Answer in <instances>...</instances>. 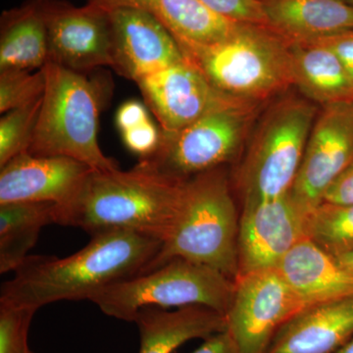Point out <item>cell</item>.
I'll use <instances>...</instances> for the list:
<instances>
[{
    "label": "cell",
    "mask_w": 353,
    "mask_h": 353,
    "mask_svg": "<svg viewBox=\"0 0 353 353\" xmlns=\"http://www.w3.org/2000/svg\"><path fill=\"white\" fill-rule=\"evenodd\" d=\"M161 241L130 231L92 234L78 252L65 259L30 255L2 285L1 305L39 310L62 301H90L99 290L145 271Z\"/></svg>",
    "instance_id": "1"
},
{
    "label": "cell",
    "mask_w": 353,
    "mask_h": 353,
    "mask_svg": "<svg viewBox=\"0 0 353 353\" xmlns=\"http://www.w3.org/2000/svg\"><path fill=\"white\" fill-rule=\"evenodd\" d=\"M187 181L167 175L145 160L131 170H92L80 192L55 205L54 224L92 234L130 230L163 241L173 226Z\"/></svg>",
    "instance_id": "2"
},
{
    "label": "cell",
    "mask_w": 353,
    "mask_h": 353,
    "mask_svg": "<svg viewBox=\"0 0 353 353\" xmlns=\"http://www.w3.org/2000/svg\"><path fill=\"white\" fill-rule=\"evenodd\" d=\"M240 217L222 167L187 180L170 232L143 273L180 259L205 265L227 277L239 275Z\"/></svg>",
    "instance_id": "3"
},
{
    "label": "cell",
    "mask_w": 353,
    "mask_h": 353,
    "mask_svg": "<svg viewBox=\"0 0 353 353\" xmlns=\"http://www.w3.org/2000/svg\"><path fill=\"white\" fill-rule=\"evenodd\" d=\"M183 58L223 94L259 102L294 85L290 41L272 28L243 24L211 44H179Z\"/></svg>",
    "instance_id": "4"
},
{
    "label": "cell",
    "mask_w": 353,
    "mask_h": 353,
    "mask_svg": "<svg viewBox=\"0 0 353 353\" xmlns=\"http://www.w3.org/2000/svg\"><path fill=\"white\" fill-rule=\"evenodd\" d=\"M44 70L43 104L27 153L72 158L97 171L119 168L99 143V116L108 94L103 83L50 61Z\"/></svg>",
    "instance_id": "5"
},
{
    "label": "cell",
    "mask_w": 353,
    "mask_h": 353,
    "mask_svg": "<svg viewBox=\"0 0 353 353\" xmlns=\"http://www.w3.org/2000/svg\"><path fill=\"white\" fill-rule=\"evenodd\" d=\"M234 292V280L220 271L189 260H170L146 273L104 288L90 301L104 314L134 322L146 307L204 306L226 316Z\"/></svg>",
    "instance_id": "6"
},
{
    "label": "cell",
    "mask_w": 353,
    "mask_h": 353,
    "mask_svg": "<svg viewBox=\"0 0 353 353\" xmlns=\"http://www.w3.org/2000/svg\"><path fill=\"white\" fill-rule=\"evenodd\" d=\"M317 106L309 99L287 97L269 109L246 153L236 183L243 206L290 192L301 168Z\"/></svg>",
    "instance_id": "7"
},
{
    "label": "cell",
    "mask_w": 353,
    "mask_h": 353,
    "mask_svg": "<svg viewBox=\"0 0 353 353\" xmlns=\"http://www.w3.org/2000/svg\"><path fill=\"white\" fill-rule=\"evenodd\" d=\"M257 105V102L233 99L175 134L162 132L157 152L145 161L183 181L222 167L240 150Z\"/></svg>",
    "instance_id": "8"
},
{
    "label": "cell",
    "mask_w": 353,
    "mask_h": 353,
    "mask_svg": "<svg viewBox=\"0 0 353 353\" xmlns=\"http://www.w3.org/2000/svg\"><path fill=\"white\" fill-rule=\"evenodd\" d=\"M308 307L278 268L234 279L227 330L240 353H265L279 330Z\"/></svg>",
    "instance_id": "9"
},
{
    "label": "cell",
    "mask_w": 353,
    "mask_h": 353,
    "mask_svg": "<svg viewBox=\"0 0 353 353\" xmlns=\"http://www.w3.org/2000/svg\"><path fill=\"white\" fill-rule=\"evenodd\" d=\"M353 162V102L322 106L318 112L290 194L304 214Z\"/></svg>",
    "instance_id": "10"
},
{
    "label": "cell",
    "mask_w": 353,
    "mask_h": 353,
    "mask_svg": "<svg viewBox=\"0 0 353 353\" xmlns=\"http://www.w3.org/2000/svg\"><path fill=\"white\" fill-rule=\"evenodd\" d=\"M48 41L50 60L79 73L112 65V25L109 11L88 3L39 0Z\"/></svg>",
    "instance_id": "11"
},
{
    "label": "cell",
    "mask_w": 353,
    "mask_h": 353,
    "mask_svg": "<svg viewBox=\"0 0 353 353\" xmlns=\"http://www.w3.org/2000/svg\"><path fill=\"white\" fill-rule=\"evenodd\" d=\"M305 217L290 192L243 206L239 226V275L278 268L290 250L306 238Z\"/></svg>",
    "instance_id": "12"
},
{
    "label": "cell",
    "mask_w": 353,
    "mask_h": 353,
    "mask_svg": "<svg viewBox=\"0 0 353 353\" xmlns=\"http://www.w3.org/2000/svg\"><path fill=\"white\" fill-rule=\"evenodd\" d=\"M137 85L165 134H175L212 109L236 99L216 90L185 59L141 79Z\"/></svg>",
    "instance_id": "13"
},
{
    "label": "cell",
    "mask_w": 353,
    "mask_h": 353,
    "mask_svg": "<svg viewBox=\"0 0 353 353\" xmlns=\"http://www.w3.org/2000/svg\"><path fill=\"white\" fill-rule=\"evenodd\" d=\"M109 14L112 25L111 68L118 75L137 83L185 60L175 38L153 16L131 8L114 9Z\"/></svg>",
    "instance_id": "14"
},
{
    "label": "cell",
    "mask_w": 353,
    "mask_h": 353,
    "mask_svg": "<svg viewBox=\"0 0 353 353\" xmlns=\"http://www.w3.org/2000/svg\"><path fill=\"white\" fill-rule=\"evenodd\" d=\"M92 170L72 158L24 153L1 167L0 205L14 202L65 205L78 194Z\"/></svg>",
    "instance_id": "15"
},
{
    "label": "cell",
    "mask_w": 353,
    "mask_h": 353,
    "mask_svg": "<svg viewBox=\"0 0 353 353\" xmlns=\"http://www.w3.org/2000/svg\"><path fill=\"white\" fill-rule=\"evenodd\" d=\"M353 338V296L308 306L289 320L265 353H334Z\"/></svg>",
    "instance_id": "16"
},
{
    "label": "cell",
    "mask_w": 353,
    "mask_h": 353,
    "mask_svg": "<svg viewBox=\"0 0 353 353\" xmlns=\"http://www.w3.org/2000/svg\"><path fill=\"white\" fill-rule=\"evenodd\" d=\"M105 10L131 8L150 14L178 44H211L229 38L243 24L223 17L201 0H88Z\"/></svg>",
    "instance_id": "17"
},
{
    "label": "cell",
    "mask_w": 353,
    "mask_h": 353,
    "mask_svg": "<svg viewBox=\"0 0 353 353\" xmlns=\"http://www.w3.org/2000/svg\"><path fill=\"white\" fill-rule=\"evenodd\" d=\"M278 269L307 306L353 296L352 272L307 238L290 250Z\"/></svg>",
    "instance_id": "18"
},
{
    "label": "cell",
    "mask_w": 353,
    "mask_h": 353,
    "mask_svg": "<svg viewBox=\"0 0 353 353\" xmlns=\"http://www.w3.org/2000/svg\"><path fill=\"white\" fill-rule=\"evenodd\" d=\"M141 336L139 353H173L194 339H205L227 329L226 316L204 306L167 311L157 307L139 310L134 317Z\"/></svg>",
    "instance_id": "19"
},
{
    "label": "cell",
    "mask_w": 353,
    "mask_h": 353,
    "mask_svg": "<svg viewBox=\"0 0 353 353\" xmlns=\"http://www.w3.org/2000/svg\"><path fill=\"white\" fill-rule=\"evenodd\" d=\"M289 41L294 85L306 99L321 106L353 102V77L333 51L312 41Z\"/></svg>",
    "instance_id": "20"
},
{
    "label": "cell",
    "mask_w": 353,
    "mask_h": 353,
    "mask_svg": "<svg viewBox=\"0 0 353 353\" xmlns=\"http://www.w3.org/2000/svg\"><path fill=\"white\" fill-rule=\"evenodd\" d=\"M271 27L289 41L323 38L353 30L345 0H262Z\"/></svg>",
    "instance_id": "21"
},
{
    "label": "cell",
    "mask_w": 353,
    "mask_h": 353,
    "mask_svg": "<svg viewBox=\"0 0 353 353\" xmlns=\"http://www.w3.org/2000/svg\"><path fill=\"white\" fill-rule=\"evenodd\" d=\"M50 60L48 27L39 0L4 11L0 20V72L39 70Z\"/></svg>",
    "instance_id": "22"
},
{
    "label": "cell",
    "mask_w": 353,
    "mask_h": 353,
    "mask_svg": "<svg viewBox=\"0 0 353 353\" xmlns=\"http://www.w3.org/2000/svg\"><path fill=\"white\" fill-rule=\"evenodd\" d=\"M54 211L50 202L0 205V273L15 272L24 263L43 227L54 224Z\"/></svg>",
    "instance_id": "23"
},
{
    "label": "cell",
    "mask_w": 353,
    "mask_h": 353,
    "mask_svg": "<svg viewBox=\"0 0 353 353\" xmlns=\"http://www.w3.org/2000/svg\"><path fill=\"white\" fill-rule=\"evenodd\" d=\"M305 236L334 257L353 252V203L323 201L306 215Z\"/></svg>",
    "instance_id": "24"
},
{
    "label": "cell",
    "mask_w": 353,
    "mask_h": 353,
    "mask_svg": "<svg viewBox=\"0 0 353 353\" xmlns=\"http://www.w3.org/2000/svg\"><path fill=\"white\" fill-rule=\"evenodd\" d=\"M43 97L2 114L0 119V168L27 153L34 138Z\"/></svg>",
    "instance_id": "25"
},
{
    "label": "cell",
    "mask_w": 353,
    "mask_h": 353,
    "mask_svg": "<svg viewBox=\"0 0 353 353\" xmlns=\"http://www.w3.org/2000/svg\"><path fill=\"white\" fill-rule=\"evenodd\" d=\"M46 70H8L0 72V112L41 99L46 90Z\"/></svg>",
    "instance_id": "26"
},
{
    "label": "cell",
    "mask_w": 353,
    "mask_h": 353,
    "mask_svg": "<svg viewBox=\"0 0 353 353\" xmlns=\"http://www.w3.org/2000/svg\"><path fill=\"white\" fill-rule=\"evenodd\" d=\"M37 309L0 304V353H31L29 329Z\"/></svg>",
    "instance_id": "27"
},
{
    "label": "cell",
    "mask_w": 353,
    "mask_h": 353,
    "mask_svg": "<svg viewBox=\"0 0 353 353\" xmlns=\"http://www.w3.org/2000/svg\"><path fill=\"white\" fill-rule=\"evenodd\" d=\"M213 12L241 24L272 28L262 0H201ZM273 29V28H272Z\"/></svg>",
    "instance_id": "28"
},
{
    "label": "cell",
    "mask_w": 353,
    "mask_h": 353,
    "mask_svg": "<svg viewBox=\"0 0 353 353\" xmlns=\"http://www.w3.org/2000/svg\"><path fill=\"white\" fill-rule=\"evenodd\" d=\"M124 145L139 160L148 159L157 152L161 143L162 131L152 120L121 132Z\"/></svg>",
    "instance_id": "29"
},
{
    "label": "cell",
    "mask_w": 353,
    "mask_h": 353,
    "mask_svg": "<svg viewBox=\"0 0 353 353\" xmlns=\"http://www.w3.org/2000/svg\"><path fill=\"white\" fill-rule=\"evenodd\" d=\"M306 41H315L333 51L353 77V30Z\"/></svg>",
    "instance_id": "30"
},
{
    "label": "cell",
    "mask_w": 353,
    "mask_h": 353,
    "mask_svg": "<svg viewBox=\"0 0 353 353\" xmlns=\"http://www.w3.org/2000/svg\"><path fill=\"white\" fill-rule=\"evenodd\" d=\"M150 119L148 106L138 101H128L118 108L115 124L120 132H123Z\"/></svg>",
    "instance_id": "31"
},
{
    "label": "cell",
    "mask_w": 353,
    "mask_h": 353,
    "mask_svg": "<svg viewBox=\"0 0 353 353\" xmlns=\"http://www.w3.org/2000/svg\"><path fill=\"white\" fill-rule=\"evenodd\" d=\"M323 201L353 203V162L327 190Z\"/></svg>",
    "instance_id": "32"
},
{
    "label": "cell",
    "mask_w": 353,
    "mask_h": 353,
    "mask_svg": "<svg viewBox=\"0 0 353 353\" xmlns=\"http://www.w3.org/2000/svg\"><path fill=\"white\" fill-rule=\"evenodd\" d=\"M192 353H240L228 330L212 334Z\"/></svg>",
    "instance_id": "33"
},
{
    "label": "cell",
    "mask_w": 353,
    "mask_h": 353,
    "mask_svg": "<svg viewBox=\"0 0 353 353\" xmlns=\"http://www.w3.org/2000/svg\"><path fill=\"white\" fill-rule=\"evenodd\" d=\"M343 266L353 273V252L347 253V254L341 255L340 257H336Z\"/></svg>",
    "instance_id": "34"
},
{
    "label": "cell",
    "mask_w": 353,
    "mask_h": 353,
    "mask_svg": "<svg viewBox=\"0 0 353 353\" xmlns=\"http://www.w3.org/2000/svg\"><path fill=\"white\" fill-rule=\"evenodd\" d=\"M334 353H353V338Z\"/></svg>",
    "instance_id": "35"
},
{
    "label": "cell",
    "mask_w": 353,
    "mask_h": 353,
    "mask_svg": "<svg viewBox=\"0 0 353 353\" xmlns=\"http://www.w3.org/2000/svg\"><path fill=\"white\" fill-rule=\"evenodd\" d=\"M345 1L348 2V3L352 4L353 6V0H345Z\"/></svg>",
    "instance_id": "36"
},
{
    "label": "cell",
    "mask_w": 353,
    "mask_h": 353,
    "mask_svg": "<svg viewBox=\"0 0 353 353\" xmlns=\"http://www.w3.org/2000/svg\"><path fill=\"white\" fill-rule=\"evenodd\" d=\"M31 353H34V352H32Z\"/></svg>",
    "instance_id": "37"
}]
</instances>
